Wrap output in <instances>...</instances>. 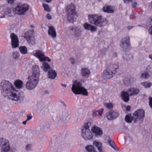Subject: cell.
<instances>
[{
	"label": "cell",
	"instance_id": "cell-32",
	"mask_svg": "<svg viewBox=\"0 0 152 152\" xmlns=\"http://www.w3.org/2000/svg\"><path fill=\"white\" fill-rule=\"evenodd\" d=\"M142 85L144 86L145 88H149L152 86V83L148 82H144L142 83Z\"/></svg>",
	"mask_w": 152,
	"mask_h": 152
},
{
	"label": "cell",
	"instance_id": "cell-39",
	"mask_svg": "<svg viewBox=\"0 0 152 152\" xmlns=\"http://www.w3.org/2000/svg\"><path fill=\"white\" fill-rule=\"evenodd\" d=\"M31 144H28L26 146V149L27 150H30L31 149Z\"/></svg>",
	"mask_w": 152,
	"mask_h": 152
},
{
	"label": "cell",
	"instance_id": "cell-44",
	"mask_svg": "<svg viewBox=\"0 0 152 152\" xmlns=\"http://www.w3.org/2000/svg\"><path fill=\"white\" fill-rule=\"evenodd\" d=\"M123 0L125 3H128L132 1V0Z\"/></svg>",
	"mask_w": 152,
	"mask_h": 152
},
{
	"label": "cell",
	"instance_id": "cell-1",
	"mask_svg": "<svg viewBox=\"0 0 152 152\" xmlns=\"http://www.w3.org/2000/svg\"><path fill=\"white\" fill-rule=\"evenodd\" d=\"M0 90L4 97L15 101H21L24 99L23 93L15 90L11 83L2 80L0 83Z\"/></svg>",
	"mask_w": 152,
	"mask_h": 152
},
{
	"label": "cell",
	"instance_id": "cell-18",
	"mask_svg": "<svg viewBox=\"0 0 152 152\" xmlns=\"http://www.w3.org/2000/svg\"><path fill=\"white\" fill-rule=\"evenodd\" d=\"M139 92V90L138 89H136L135 88H130L127 90L126 92L129 94L130 96H133V95H136Z\"/></svg>",
	"mask_w": 152,
	"mask_h": 152
},
{
	"label": "cell",
	"instance_id": "cell-12",
	"mask_svg": "<svg viewBox=\"0 0 152 152\" xmlns=\"http://www.w3.org/2000/svg\"><path fill=\"white\" fill-rule=\"evenodd\" d=\"M33 55L36 57H37L40 61L41 62L48 61L50 62L51 61L50 58L49 57L45 56L44 52L40 50H36L33 53Z\"/></svg>",
	"mask_w": 152,
	"mask_h": 152
},
{
	"label": "cell",
	"instance_id": "cell-20",
	"mask_svg": "<svg viewBox=\"0 0 152 152\" xmlns=\"http://www.w3.org/2000/svg\"><path fill=\"white\" fill-rule=\"evenodd\" d=\"M57 76V74L56 71L52 70H50L48 73V77L51 79H54Z\"/></svg>",
	"mask_w": 152,
	"mask_h": 152
},
{
	"label": "cell",
	"instance_id": "cell-27",
	"mask_svg": "<svg viewBox=\"0 0 152 152\" xmlns=\"http://www.w3.org/2000/svg\"><path fill=\"white\" fill-rule=\"evenodd\" d=\"M103 110H104L103 109H101L97 111H93V115L94 116H101L103 112Z\"/></svg>",
	"mask_w": 152,
	"mask_h": 152
},
{
	"label": "cell",
	"instance_id": "cell-17",
	"mask_svg": "<svg viewBox=\"0 0 152 152\" xmlns=\"http://www.w3.org/2000/svg\"><path fill=\"white\" fill-rule=\"evenodd\" d=\"M84 27L85 28V30H90V31H91L92 32H95L97 30V28L96 27L91 25H90L88 23H85V24H84Z\"/></svg>",
	"mask_w": 152,
	"mask_h": 152
},
{
	"label": "cell",
	"instance_id": "cell-10",
	"mask_svg": "<svg viewBox=\"0 0 152 152\" xmlns=\"http://www.w3.org/2000/svg\"><path fill=\"white\" fill-rule=\"evenodd\" d=\"M145 113L144 110L142 109L137 110L133 114V119L135 122H142L145 117Z\"/></svg>",
	"mask_w": 152,
	"mask_h": 152
},
{
	"label": "cell",
	"instance_id": "cell-16",
	"mask_svg": "<svg viewBox=\"0 0 152 152\" xmlns=\"http://www.w3.org/2000/svg\"><path fill=\"white\" fill-rule=\"evenodd\" d=\"M92 131L95 135L98 136H101L102 135V133H103V131H102V130L100 128L98 127L96 125H94L92 127Z\"/></svg>",
	"mask_w": 152,
	"mask_h": 152
},
{
	"label": "cell",
	"instance_id": "cell-30",
	"mask_svg": "<svg viewBox=\"0 0 152 152\" xmlns=\"http://www.w3.org/2000/svg\"><path fill=\"white\" fill-rule=\"evenodd\" d=\"M19 50L23 54H25L27 53V48L25 46H20L19 48Z\"/></svg>",
	"mask_w": 152,
	"mask_h": 152
},
{
	"label": "cell",
	"instance_id": "cell-7",
	"mask_svg": "<svg viewBox=\"0 0 152 152\" xmlns=\"http://www.w3.org/2000/svg\"><path fill=\"white\" fill-rule=\"evenodd\" d=\"M81 132V136L84 139L89 140L92 139L93 135L92 132L90 131V126L88 123H86L83 126Z\"/></svg>",
	"mask_w": 152,
	"mask_h": 152
},
{
	"label": "cell",
	"instance_id": "cell-29",
	"mask_svg": "<svg viewBox=\"0 0 152 152\" xmlns=\"http://www.w3.org/2000/svg\"><path fill=\"white\" fill-rule=\"evenodd\" d=\"M42 68L44 71L47 72L48 70L50 69V65H49L47 63L44 62L42 66Z\"/></svg>",
	"mask_w": 152,
	"mask_h": 152
},
{
	"label": "cell",
	"instance_id": "cell-15",
	"mask_svg": "<svg viewBox=\"0 0 152 152\" xmlns=\"http://www.w3.org/2000/svg\"><path fill=\"white\" fill-rule=\"evenodd\" d=\"M11 39V44L13 48H16L19 46V40L18 36L14 33H11L10 35Z\"/></svg>",
	"mask_w": 152,
	"mask_h": 152
},
{
	"label": "cell",
	"instance_id": "cell-49",
	"mask_svg": "<svg viewBox=\"0 0 152 152\" xmlns=\"http://www.w3.org/2000/svg\"><path fill=\"white\" fill-rule=\"evenodd\" d=\"M61 85H62L64 87H66V85H64V84H61Z\"/></svg>",
	"mask_w": 152,
	"mask_h": 152
},
{
	"label": "cell",
	"instance_id": "cell-11",
	"mask_svg": "<svg viewBox=\"0 0 152 152\" xmlns=\"http://www.w3.org/2000/svg\"><path fill=\"white\" fill-rule=\"evenodd\" d=\"M120 45L124 51L125 52L129 51L131 49L130 37H127L122 38L121 41Z\"/></svg>",
	"mask_w": 152,
	"mask_h": 152
},
{
	"label": "cell",
	"instance_id": "cell-31",
	"mask_svg": "<svg viewBox=\"0 0 152 152\" xmlns=\"http://www.w3.org/2000/svg\"><path fill=\"white\" fill-rule=\"evenodd\" d=\"M109 144H110V145L112 147L113 149H114L116 150H119V149H118V148L116 146V145L112 141V140H109Z\"/></svg>",
	"mask_w": 152,
	"mask_h": 152
},
{
	"label": "cell",
	"instance_id": "cell-4",
	"mask_svg": "<svg viewBox=\"0 0 152 152\" xmlns=\"http://www.w3.org/2000/svg\"><path fill=\"white\" fill-rule=\"evenodd\" d=\"M88 19L90 22L99 27H103L107 23L106 19L101 15L90 14L88 16Z\"/></svg>",
	"mask_w": 152,
	"mask_h": 152
},
{
	"label": "cell",
	"instance_id": "cell-37",
	"mask_svg": "<svg viewBox=\"0 0 152 152\" xmlns=\"http://www.w3.org/2000/svg\"><path fill=\"white\" fill-rule=\"evenodd\" d=\"M32 116H31V115H28L27 119L25 121V122H23V124L24 125H26V122H27L29 120H30L31 119H32Z\"/></svg>",
	"mask_w": 152,
	"mask_h": 152
},
{
	"label": "cell",
	"instance_id": "cell-25",
	"mask_svg": "<svg viewBox=\"0 0 152 152\" xmlns=\"http://www.w3.org/2000/svg\"><path fill=\"white\" fill-rule=\"evenodd\" d=\"M14 85L17 88L20 89L22 88L23 83L21 80H17L14 81Z\"/></svg>",
	"mask_w": 152,
	"mask_h": 152
},
{
	"label": "cell",
	"instance_id": "cell-42",
	"mask_svg": "<svg viewBox=\"0 0 152 152\" xmlns=\"http://www.w3.org/2000/svg\"><path fill=\"white\" fill-rule=\"evenodd\" d=\"M149 32L150 33V34L152 36V26L150 28V29H149Z\"/></svg>",
	"mask_w": 152,
	"mask_h": 152
},
{
	"label": "cell",
	"instance_id": "cell-13",
	"mask_svg": "<svg viewBox=\"0 0 152 152\" xmlns=\"http://www.w3.org/2000/svg\"><path fill=\"white\" fill-rule=\"evenodd\" d=\"M2 148L1 152H14L10 146L9 142L8 140H6L5 142L3 143L0 145Z\"/></svg>",
	"mask_w": 152,
	"mask_h": 152
},
{
	"label": "cell",
	"instance_id": "cell-24",
	"mask_svg": "<svg viewBox=\"0 0 152 152\" xmlns=\"http://www.w3.org/2000/svg\"><path fill=\"white\" fill-rule=\"evenodd\" d=\"M93 145H95L96 147L97 148L98 150L100 152H103V150H102V145L101 143L99 141H95L93 142Z\"/></svg>",
	"mask_w": 152,
	"mask_h": 152
},
{
	"label": "cell",
	"instance_id": "cell-34",
	"mask_svg": "<svg viewBox=\"0 0 152 152\" xmlns=\"http://www.w3.org/2000/svg\"><path fill=\"white\" fill-rule=\"evenodd\" d=\"M104 105L106 107L110 109H111L113 107V105L112 103H104Z\"/></svg>",
	"mask_w": 152,
	"mask_h": 152
},
{
	"label": "cell",
	"instance_id": "cell-2",
	"mask_svg": "<svg viewBox=\"0 0 152 152\" xmlns=\"http://www.w3.org/2000/svg\"><path fill=\"white\" fill-rule=\"evenodd\" d=\"M40 74V69L38 66L37 65H34L32 67V74L28 77V80L26 84L28 90H33L37 86L39 82Z\"/></svg>",
	"mask_w": 152,
	"mask_h": 152
},
{
	"label": "cell",
	"instance_id": "cell-38",
	"mask_svg": "<svg viewBox=\"0 0 152 152\" xmlns=\"http://www.w3.org/2000/svg\"><path fill=\"white\" fill-rule=\"evenodd\" d=\"M149 105L150 107L152 108V97H150L149 98Z\"/></svg>",
	"mask_w": 152,
	"mask_h": 152
},
{
	"label": "cell",
	"instance_id": "cell-48",
	"mask_svg": "<svg viewBox=\"0 0 152 152\" xmlns=\"http://www.w3.org/2000/svg\"><path fill=\"white\" fill-rule=\"evenodd\" d=\"M149 57H150V58L151 59H152V54L150 55V56H149Z\"/></svg>",
	"mask_w": 152,
	"mask_h": 152
},
{
	"label": "cell",
	"instance_id": "cell-22",
	"mask_svg": "<svg viewBox=\"0 0 152 152\" xmlns=\"http://www.w3.org/2000/svg\"><path fill=\"white\" fill-rule=\"evenodd\" d=\"M103 11L105 13H112L114 12V10L112 7L110 5H106L103 8Z\"/></svg>",
	"mask_w": 152,
	"mask_h": 152
},
{
	"label": "cell",
	"instance_id": "cell-36",
	"mask_svg": "<svg viewBox=\"0 0 152 152\" xmlns=\"http://www.w3.org/2000/svg\"><path fill=\"white\" fill-rule=\"evenodd\" d=\"M43 6L45 10L47 12H50V10H51V9L50 7H49V6L47 5V4H43Z\"/></svg>",
	"mask_w": 152,
	"mask_h": 152
},
{
	"label": "cell",
	"instance_id": "cell-23",
	"mask_svg": "<svg viewBox=\"0 0 152 152\" xmlns=\"http://www.w3.org/2000/svg\"><path fill=\"white\" fill-rule=\"evenodd\" d=\"M81 74L83 77H87L89 76L90 74V72L89 69H88V68H83L81 70Z\"/></svg>",
	"mask_w": 152,
	"mask_h": 152
},
{
	"label": "cell",
	"instance_id": "cell-6",
	"mask_svg": "<svg viewBox=\"0 0 152 152\" xmlns=\"http://www.w3.org/2000/svg\"><path fill=\"white\" fill-rule=\"evenodd\" d=\"M72 90L76 94H81L84 96H87L88 94L87 90L83 86L81 83L77 81L73 83Z\"/></svg>",
	"mask_w": 152,
	"mask_h": 152
},
{
	"label": "cell",
	"instance_id": "cell-26",
	"mask_svg": "<svg viewBox=\"0 0 152 152\" xmlns=\"http://www.w3.org/2000/svg\"><path fill=\"white\" fill-rule=\"evenodd\" d=\"M133 120V117L131 114L127 115L125 117V121L127 123H131Z\"/></svg>",
	"mask_w": 152,
	"mask_h": 152
},
{
	"label": "cell",
	"instance_id": "cell-33",
	"mask_svg": "<svg viewBox=\"0 0 152 152\" xmlns=\"http://www.w3.org/2000/svg\"><path fill=\"white\" fill-rule=\"evenodd\" d=\"M149 77H150V74L149 73L147 72L143 73L141 75V78H142V79H147Z\"/></svg>",
	"mask_w": 152,
	"mask_h": 152
},
{
	"label": "cell",
	"instance_id": "cell-9",
	"mask_svg": "<svg viewBox=\"0 0 152 152\" xmlns=\"http://www.w3.org/2000/svg\"><path fill=\"white\" fill-rule=\"evenodd\" d=\"M29 9V5L27 4H23L18 5L14 9L13 11L15 13L18 15H21L25 14Z\"/></svg>",
	"mask_w": 152,
	"mask_h": 152
},
{
	"label": "cell",
	"instance_id": "cell-40",
	"mask_svg": "<svg viewBox=\"0 0 152 152\" xmlns=\"http://www.w3.org/2000/svg\"><path fill=\"white\" fill-rule=\"evenodd\" d=\"M70 61L73 64H74L75 63V60L74 59V58H70Z\"/></svg>",
	"mask_w": 152,
	"mask_h": 152
},
{
	"label": "cell",
	"instance_id": "cell-45",
	"mask_svg": "<svg viewBox=\"0 0 152 152\" xmlns=\"http://www.w3.org/2000/svg\"><path fill=\"white\" fill-rule=\"evenodd\" d=\"M131 109V107H130V106H127V107H126V110H127V111H130V110Z\"/></svg>",
	"mask_w": 152,
	"mask_h": 152
},
{
	"label": "cell",
	"instance_id": "cell-28",
	"mask_svg": "<svg viewBox=\"0 0 152 152\" xmlns=\"http://www.w3.org/2000/svg\"><path fill=\"white\" fill-rule=\"evenodd\" d=\"M88 152H97L95 148L92 145H88L85 147Z\"/></svg>",
	"mask_w": 152,
	"mask_h": 152
},
{
	"label": "cell",
	"instance_id": "cell-5",
	"mask_svg": "<svg viewBox=\"0 0 152 152\" xmlns=\"http://www.w3.org/2000/svg\"><path fill=\"white\" fill-rule=\"evenodd\" d=\"M66 10L67 14L68 21L71 23L75 22L77 18V14L76 11V8L74 5L71 3L68 5L66 8Z\"/></svg>",
	"mask_w": 152,
	"mask_h": 152
},
{
	"label": "cell",
	"instance_id": "cell-46",
	"mask_svg": "<svg viewBox=\"0 0 152 152\" xmlns=\"http://www.w3.org/2000/svg\"><path fill=\"white\" fill-rule=\"evenodd\" d=\"M45 1L47 3H50L51 2L52 0H45Z\"/></svg>",
	"mask_w": 152,
	"mask_h": 152
},
{
	"label": "cell",
	"instance_id": "cell-14",
	"mask_svg": "<svg viewBox=\"0 0 152 152\" xmlns=\"http://www.w3.org/2000/svg\"><path fill=\"white\" fill-rule=\"evenodd\" d=\"M119 115V112L114 110H112L106 114V117L108 120H114Z\"/></svg>",
	"mask_w": 152,
	"mask_h": 152
},
{
	"label": "cell",
	"instance_id": "cell-47",
	"mask_svg": "<svg viewBox=\"0 0 152 152\" xmlns=\"http://www.w3.org/2000/svg\"><path fill=\"white\" fill-rule=\"evenodd\" d=\"M136 5H137V3L136 2L134 3L133 4H132V7H135V6H136Z\"/></svg>",
	"mask_w": 152,
	"mask_h": 152
},
{
	"label": "cell",
	"instance_id": "cell-8",
	"mask_svg": "<svg viewBox=\"0 0 152 152\" xmlns=\"http://www.w3.org/2000/svg\"><path fill=\"white\" fill-rule=\"evenodd\" d=\"M24 38L27 40L29 45H35L36 41L34 32L33 30H28L26 32H25L24 34Z\"/></svg>",
	"mask_w": 152,
	"mask_h": 152
},
{
	"label": "cell",
	"instance_id": "cell-19",
	"mask_svg": "<svg viewBox=\"0 0 152 152\" xmlns=\"http://www.w3.org/2000/svg\"><path fill=\"white\" fill-rule=\"evenodd\" d=\"M48 33L53 38H56L57 36V33H56L55 28L53 26H50L49 27Z\"/></svg>",
	"mask_w": 152,
	"mask_h": 152
},
{
	"label": "cell",
	"instance_id": "cell-35",
	"mask_svg": "<svg viewBox=\"0 0 152 152\" xmlns=\"http://www.w3.org/2000/svg\"><path fill=\"white\" fill-rule=\"evenodd\" d=\"M13 57L15 59H17L18 58H19V57H20L19 53L18 52H17V51H15V52H13Z\"/></svg>",
	"mask_w": 152,
	"mask_h": 152
},
{
	"label": "cell",
	"instance_id": "cell-3",
	"mask_svg": "<svg viewBox=\"0 0 152 152\" xmlns=\"http://www.w3.org/2000/svg\"><path fill=\"white\" fill-rule=\"evenodd\" d=\"M118 67V63H111L108 65L103 73L102 78L104 80H108L112 78L117 72Z\"/></svg>",
	"mask_w": 152,
	"mask_h": 152
},
{
	"label": "cell",
	"instance_id": "cell-41",
	"mask_svg": "<svg viewBox=\"0 0 152 152\" xmlns=\"http://www.w3.org/2000/svg\"><path fill=\"white\" fill-rule=\"evenodd\" d=\"M15 0H7L8 2L10 4H13L14 2L15 1Z\"/></svg>",
	"mask_w": 152,
	"mask_h": 152
},
{
	"label": "cell",
	"instance_id": "cell-43",
	"mask_svg": "<svg viewBox=\"0 0 152 152\" xmlns=\"http://www.w3.org/2000/svg\"><path fill=\"white\" fill-rule=\"evenodd\" d=\"M46 18H47L48 19L50 20L52 18V17L50 16V14H48L47 15H46Z\"/></svg>",
	"mask_w": 152,
	"mask_h": 152
},
{
	"label": "cell",
	"instance_id": "cell-21",
	"mask_svg": "<svg viewBox=\"0 0 152 152\" xmlns=\"http://www.w3.org/2000/svg\"><path fill=\"white\" fill-rule=\"evenodd\" d=\"M121 97L122 100L125 102H128L130 100V95L126 92L123 91L121 93Z\"/></svg>",
	"mask_w": 152,
	"mask_h": 152
}]
</instances>
